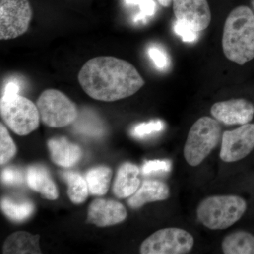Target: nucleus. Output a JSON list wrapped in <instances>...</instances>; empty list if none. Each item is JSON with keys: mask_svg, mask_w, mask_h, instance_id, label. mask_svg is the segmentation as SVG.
Wrapping results in <instances>:
<instances>
[{"mask_svg": "<svg viewBox=\"0 0 254 254\" xmlns=\"http://www.w3.org/2000/svg\"><path fill=\"white\" fill-rule=\"evenodd\" d=\"M78 80L87 95L105 102L128 98L145 84L141 74L131 63L110 56L88 60L80 70Z\"/></svg>", "mask_w": 254, "mask_h": 254, "instance_id": "obj_1", "label": "nucleus"}, {"mask_svg": "<svg viewBox=\"0 0 254 254\" xmlns=\"http://www.w3.org/2000/svg\"><path fill=\"white\" fill-rule=\"evenodd\" d=\"M222 45L225 57L233 63L243 65L254 59V14L249 6H237L228 15Z\"/></svg>", "mask_w": 254, "mask_h": 254, "instance_id": "obj_2", "label": "nucleus"}, {"mask_svg": "<svg viewBox=\"0 0 254 254\" xmlns=\"http://www.w3.org/2000/svg\"><path fill=\"white\" fill-rule=\"evenodd\" d=\"M247 209V201L240 195H210L200 202L196 216L209 230H223L238 222Z\"/></svg>", "mask_w": 254, "mask_h": 254, "instance_id": "obj_3", "label": "nucleus"}, {"mask_svg": "<svg viewBox=\"0 0 254 254\" xmlns=\"http://www.w3.org/2000/svg\"><path fill=\"white\" fill-rule=\"evenodd\" d=\"M222 128L218 120L202 117L193 123L189 131L184 157L189 165L197 167L208 158L218 145Z\"/></svg>", "mask_w": 254, "mask_h": 254, "instance_id": "obj_4", "label": "nucleus"}, {"mask_svg": "<svg viewBox=\"0 0 254 254\" xmlns=\"http://www.w3.org/2000/svg\"><path fill=\"white\" fill-rule=\"evenodd\" d=\"M0 113L6 126L19 136L29 134L39 126L41 117L38 107L19 94L3 95Z\"/></svg>", "mask_w": 254, "mask_h": 254, "instance_id": "obj_5", "label": "nucleus"}, {"mask_svg": "<svg viewBox=\"0 0 254 254\" xmlns=\"http://www.w3.org/2000/svg\"><path fill=\"white\" fill-rule=\"evenodd\" d=\"M36 105L41 121L53 128L68 126L78 118L76 104L58 90L43 91L37 100Z\"/></svg>", "mask_w": 254, "mask_h": 254, "instance_id": "obj_6", "label": "nucleus"}, {"mask_svg": "<svg viewBox=\"0 0 254 254\" xmlns=\"http://www.w3.org/2000/svg\"><path fill=\"white\" fill-rule=\"evenodd\" d=\"M194 237L184 229H160L142 242L141 254H186L194 247Z\"/></svg>", "mask_w": 254, "mask_h": 254, "instance_id": "obj_7", "label": "nucleus"}, {"mask_svg": "<svg viewBox=\"0 0 254 254\" xmlns=\"http://www.w3.org/2000/svg\"><path fill=\"white\" fill-rule=\"evenodd\" d=\"M33 10L28 0H0V39H14L29 28Z\"/></svg>", "mask_w": 254, "mask_h": 254, "instance_id": "obj_8", "label": "nucleus"}, {"mask_svg": "<svg viewBox=\"0 0 254 254\" xmlns=\"http://www.w3.org/2000/svg\"><path fill=\"white\" fill-rule=\"evenodd\" d=\"M254 148V124H246L224 132L220 158L224 163H235L250 155Z\"/></svg>", "mask_w": 254, "mask_h": 254, "instance_id": "obj_9", "label": "nucleus"}, {"mask_svg": "<svg viewBox=\"0 0 254 254\" xmlns=\"http://www.w3.org/2000/svg\"><path fill=\"white\" fill-rule=\"evenodd\" d=\"M177 21L197 32L206 29L211 21V11L207 0H173Z\"/></svg>", "mask_w": 254, "mask_h": 254, "instance_id": "obj_10", "label": "nucleus"}, {"mask_svg": "<svg viewBox=\"0 0 254 254\" xmlns=\"http://www.w3.org/2000/svg\"><path fill=\"white\" fill-rule=\"evenodd\" d=\"M210 113L219 123L226 125H243L254 118V106L243 98L218 102L212 106Z\"/></svg>", "mask_w": 254, "mask_h": 254, "instance_id": "obj_11", "label": "nucleus"}, {"mask_svg": "<svg viewBox=\"0 0 254 254\" xmlns=\"http://www.w3.org/2000/svg\"><path fill=\"white\" fill-rule=\"evenodd\" d=\"M127 217L125 207L113 200L96 199L90 204L88 222L98 227H108L123 222Z\"/></svg>", "mask_w": 254, "mask_h": 254, "instance_id": "obj_12", "label": "nucleus"}, {"mask_svg": "<svg viewBox=\"0 0 254 254\" xmlns=\"http://www.w3.org/2000/svg\"><path fill=\"white\" fill-rule=\"evenodd\" d=\"M50 158L53 163L63 168H70L81 160V148L64 137L52 138L48 142Z\"/></svg>", "mask_w": 254, "mask_h": 254, "instance_id": "obj_13", "label": "nucleus"}, {"mask_svg": "<svg viewBox=\"0 0 254 254\" xmlns=\"http://www.w3.org/2000/svg\"><path fill=\"white\" fill-rule=\"evenodd\" d=\"M170 195V187L167 184L155 180H146L128 200V204L131 208H139L148 203L168 199Z\"/></svg>", "mask_w": 254, "mask_h": 254, "instance_id": "obj_14", "label": "nucleus"}, {"mask_svg": "<svg viewBox=\"0 0 254 254\" xmlns=\"http://www.w3.org/2000/svg\"><path fill=\"white\" fill-rule=\"evenodd\" d=\"M139 169L130 163H124L119 168L113 185V193L119 198L134 194L140 186Z\"/></svg>", "mask_w": 254, "mask_h": 254, "instance_id": "obj_15", "label": "nucleus"}, {"mask_svg": "<svg viewBox=\"0 0 254 254\" xmlns=\"http://www.w3.org/2000/svg\"><path fill=\"white\" fill-rule=\"evenodd\" d=\"M26 181L30 188L41 193L47 199L55 200L58 198L59 193L56 185L44 167H29L26 173Z\"/></svg>", "mask_w": 254, "mask_h": 254, "instance_id": "obj_16", "label": "nucleus"}, {"mask_svg": "<svg viewBox=\"0 0 254 254\" xmlns=\"http://www.w3.org/2000/svg\"><path fill=\"white\" fill-rule=\"evenodd\" d=\"M40 235H33L27 232L19 231L11 234L4 242L3 254H40Z\"/></svg>", "mask_w": 254, "mask_h": 254, "instance_id": "obj_17", "label": "nucleus"}, {"mask_svg": "<svg viewBox=\"0 0 254 254\" xmlns=\"http://www.w3.org/2000/svg\"><path fill=\"white\" fill-rule=\"evenodd\" d=\"M225 254H254V235L246 231H237L227 235L221 244Z\"/></svg>", "mask_w": 254, "mask_h": 254, "instance_id": "obj_18", "label": "nucleus"}, {"mask_svg": "<svg viewBox=\"0 0 254 254\" xmlns=\"http://www.w3.org/2000/svg\"><path fill=\"white\" fill-rule=\"evenodd\" d=\"M113 171L106 166L97 167L90 170L86 175L88 190L93 195H103L109 190Z\"/></svg>", "mask_w": 254, "mask_h": 254, "instance_id": "obj_19", "label": "nucleus"}, {"mask_svg": "<svg viewBox=\"0 0 254 254\" xmlns=\"http://www.w3.org/2000/svg\"><path fill=\"white\" fill-rule=\"evenodd\" d=\"M62 176L67 183V194L70 200L76 204L83 203L88 198L89 190L86 180L80 174L73 172H65Z\"/></svg>", "mask_w": 254, "mask_h": 254, "instance_id": "obj_20", "label": "nucleus"}, {"mask_svg": "<svg viewBox=\"0 0 254 254\" xmlns=\"http://www.w3.org/2000/svg\"><path fill=\"white\" fill-rule=\"evenodd\" d=\"M1 208L11 220L21 222L29 218L33 214L34 205L30 201L16 203L9 198H3L1 200Z\"/></svg>", "mask_w": 254, "mask_h": 254, "instance_id": "obj_21", "label": "nucleus"}, {"mask_svg": "<svg viewBox=\"0 0 254 254\" xmlns=\"http://www.w3.org/2000/svg\"><path fill=\"white\" fill-rule=\"evenodd\" d=\"M16 153V147L10 136L7 128L0 124V163L4 165L14 158Z\"/></svg>", "mask_w": 254, "mask_h": 254, "instance_id": "obj_22", "label": "nucleus"}, {"mask_svg": "<svg viewBox=\"0 0 254 254\" xmlns=\"http://www.w3.org/2000/svg\"><path fill=\"white\" fill-rule=\"evenodd\" d=\"M165 125L161 120H153L148 123H141L132 130V135L136 138H144L147 136L158 133L163 129Z\"/></svg>", "mask_w": 254, "mask_h": 254, "instance_id": "obj_23", "label": "nucleus"}, {"mask_svg": "<svg viewBox=\"0 0 254 254\" xmlns=\"http://www.w3.org/2000/svg\"><path fill=\"white\" fill-rule=\"evenodd\" d=\"M127 4L139 5L141 12L135 17V21H141L146 16H151L155 14L156 4L153 0H125Z\"/></svg>", "mask_w": 254, "mask_h": 254, "instance_id": "obj_24", "label": "nucleus"}, {"mask_svg": "<svg viewBox=\"0 0 254 254\" xmlns=\"http://www.w3.org/2000/svg\"><path fill=\"white\" fill-rule=\"evenodd\" d=\"M172 163L170 160H148L145 162L142 168L144 175L155 173H168L171 170Z\"/></svg>", "mask_w": 254, "mask_h": 254, "instance_id": "obj_25", "label": "nucleus"}, {"mask_svg": "<svg viewBox=\"0 0 254 254\" xmlns=\"http://www.w3.org/2000/svg\"><path fill=\"white\" fill-rule=\"evenodd\" d=\"M174 31L181 37L182 41L186 43H192L196 41L198 32L192 29L190 26L181 21H177L174 24Z\"/></svg>", "mask_w": 254, "mask_h": 254, "instance_id": "obj_26", "label": "nucleus"}, {"mask_svg": "<svg viewBox=\"0 0 254 254\" xmlns=\"http://www.w3.org/2000/svg\"><path fill=\"white\" fill-rule=\"evenodd\" d=\"M148 54L157 67L160 69H165L168 67L169 64L168 55L162 48L157 46L150 47L148 50Z\"/></svg>", "mask_w": 254, "mask_h": 254, "instance_id": "obj_27", "label": "nucleus"}, {"mask_svg": "<svg viewBox=\"0 0 254 254\" xmlns=\"http://www.w3.org/2000/svg\"><path fill=\"white\" fill-rule=\"evenodd\" d=\"M1 182L5 185H17L23 182L22 174L17 169L5 168L1 174Z\"/></svg>", "mask_w": 254, "mask_h": 254, "instance_id": "obj_28", "label": "nucleus"}, {"mask_svg": "<svg viewBox=\"0 0 254 254\" xmlns=\"http://www.w3.org/2000/svg\"><path fill=\"white\" fill-rule=\"evenodd\" d=\"M20 91V86L16 82L10 81L6 83L4 88V94L3 95H15L18 94Z\"/></svg>", "mask_w": 254, "mask_h": 254, "instance_id": "obj_29", "label": "nucleus"}, {"mask_svg": "<svg viewBox=\"0 0 254 254\" xmlns=\"http://www.w3.org/2000/svg\"><path fill=\"white\" fill-rule=\"evenodd\" d=\"M158 1L162 6H165V7H168L170 4H171L173 0H158Z\"/></svg>", "mask_w": 254, "mask_h": 254, "instance_id": "obj_30", "label": "nucleus"}, {"mask_svg": "<svg viewBox=\"0 0 254 254\" xmlns=\"http://www.w3.org/2000/svg\"><path fill=\"white\" fill-rule=\"evenodd\" d=\"M251 5H252V11L254 14V0H251Z\"/></svg>", "mask_w": 254, "mask_h": 254, "instance_id": "obj_31", "label": "nucleus"}]
</instances>
